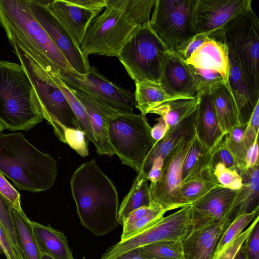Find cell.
I'll use <instances>...</instances> for the list:
<instances>
[{
    "label": "cell",
    "instance_id": "obj_36",
    "mask_svg": "<svg viewBox=\"0 0 259 259\" xmlns=\"http://www.w3.org/2000/svg\"><path fill=\"white\" fill-rule=\"evenodd\" d=\"M182 240L159 242L137 249L148 259H184Z\"/></svg>",
    "mask_w": 259,
    "mask_h": 259
},
{
    "label": "cell",
    "instance_id": "obj_34",
    "mask_svg": "<svg viewBox=\"0 0 259 259\" xmlns=\"http://www.w3.org/2000/svg\"><path fill=\"white\" fill-rule=\"evenodd\" d=\"M246 124L236 126L224 136V142L233 156L240 175L247 172L245 158L248 148L245 139Z\"/></svg>",
    "mask_w": 259,
    "mask_h": 259
},
{
    "label": "cell",
    "instance_id": "obj_4",
    "mask_svg": "<svg viewBox=\"0 0 259 259\" xmlns=\"http://www.w3.org/2000/svg\"><path fill=\"white\" fill-rule=\"evenodd\" d=\"M0 172L19 190L33 193L51 189L58 175L55 159L16 132L0 133Z\"/></svg>",
    "mask_w": 259,
    "mask_h": 259
},
{
    "label": "cell",
    "instance_id": "obj_56",
    "mask_svg": "<svg viewBox=\"0 0 259 259\" xmlns=\"http://www.w3.org/2000/svg\"><path fill=\"white\" fill-rule=\"evenodd\" d=\"M4 129H5V126L0 121V133H1Z\"/></svg>",
    "mask_w": 259,
    "mask_h": 259
},
{
    "label": "cell",
    "instance_id": "obj_37",
    "mask_svg": "<svg viewBox=\"0 0 259 259\" xmlns=\"http://www.w3.org/2000/svg\"><path fill=\"white\" fill-rule=\"evenodd\" d=\"M258 210L259 207L251 212L242 214L235 217L220 238L213 255L223 250L243 232L251 221L258 214Z\"/></svg>",
    "mask_w": 259,
    "mask_h": 259
},
{
    "label": "cell",
    "instance_id": "obj_40",
    "mask_svg": "<svg viewBox=\"0 0 259 259\" xmlns=\"http://www.w3.org/2000/svg\"><path fill=\"white\" fill-rule=\"evenodd\" d=\"M213 173L219 184L225 188L237 190L242 186V177L236 169L226 168L218 163L213 167Z\"/></svg>",
    "mask_w": 259,
    "mask_h": 259
},
{
    "label": "cell",
    "instance_id": "obj_17",
    "mask_svg": "<svg viewBox=\"0 0 259 259\" xmlns=\"http://www.w3.org/2000/svg\"><path fill=\"white\" fill-rule=\"evenodd\" d=\"M237 190L219 186L191 205V231L219 222L231 216Z\"/></svg>",
    "mask_w": 259,
    "mask_h": 259
},
{
    "label": "cell",
    "instance_id": "obj_41",
    "mask_svg": "<svg viewBox=\"0 0 259 259\" xmlns=\"http://www.w3.org/2000/svg\"><path fill=\"white\" fill-rule=\"evenodd\" d=\"M66 144L81 157L89 155L88 142L85 134L79 128L64 126Z\"/></svg>",
    "mask_w": 259,
    "mask_h": 259
},
{
    "label": "cell",
    "instance_id": "obj_16",
    "mask_svg": "<svg viewBox=\"0 0 259 259\" xmlns=\"http://www.w3.org/2000/svg\"><path fill=\"white\" fill-rule=\"evenodd\" d=\"M251 0H197L194 15L195 34L209 36L251 9Z\"/></svg>",
    "mask_w": 259,
    "mask_h": 259
},
{
    "label": "cell",
    "instance_id": "obj_25",
    "mask_svg": "<svg viewBox=\"0 0 259 259\" xmlns=\"http://www.w3.org/2000/svg\"><path fill=\"white\" fill-rule=\"evenodd\" d=\"M31 225L42 255L52 259H74L67 238L62 232L34 221H31Z\"/></svg>",
    "mask_w": 259,
    "mask_h": 259
},
{
    "label": "cell",
    "instance_id": "obj_22",
    "mask_svg": "<svg viewBox=\"0 0 259 259\" xmlns=\"http://www.w3.org/2000/svg\"><path fill=\"white\" fill-rule=\"evenodd\" d=\"M229 74L226 84L234 100L240 124L247 123L259 102L232 53L228 50Z\"/></svg>",
    "mask_w": 259,
    "mask_h": 259
},
{
    "label": "cell",
    "instance_id": "obj_45",
    "mask_svg": "<svg viewBox=\"0 0 259 259\" xmlns=\"http://www.w3.org/2000/svg\"><path fill=\"white\" fill-rule=\"evenodd\" d=\"M209 36L205 33L196 34L179 47L175 52L186 61Z\"/></svg>",
    "mask_w": 259,
    "mask_h": 259
},
{
    "label": "cell",
    "instance_id": "obj_35",
    "mask_svg": "<svg viewBox=\"0 0 259 259\" xmlns=\"http://www.w3.org/2000/svg\"><path fill=\"white\" fill-rule=\"evenodd\" d=\"M53 77L77 119L79 129L84 132L89 141L95 145V140L92 126L83 105L74 95L71 88L66 84L58 75L54 73Z\"/></svg>",
    "mask_w": 259,
    "mask_h": 259
},
{
    "label": "cell",
    "instance_id": "obj_19",
    "mask_svg": "<svg viewBox=\"0 0 259 259\" xmlns=\"http://www.w3.org/2000/svg\"><path fill=\"white\" fill-rule=\"evenodd\" d=\"M233 219L229 216L219 222L190 232L182 240L184 259H211L220 238Z\"/></svg>",
    "mask_w": 259,
    "mask_h": 259
},
{
    "label": "cell",
    "instance_id": "obj_8",
    "mask_svg": "<svg viewBox=\"0 0 259 259\" xmlns=\"http://www.w3.org/2000/svg\"><path fill=\"white\" fill-rule=\"evenodd\" d=\"M151 127L141 114L116 111L108 119L109 141L115 154L137 174L155 144Z\"/></svg>",
    "mask_w": 259,
    "mask_h": 259
},
{
    "label": "cell",
    "instance_id": "obj_29",
    "mask_svg": "<svg viewBox=\"0 0 259 259\" xmlns=\"http://www.w3.org/2000/svg\"><path fill=\"white\" fill-rule=\"evenodd\" d=\"M146 175L140 171L134 179L132 186L119 206L118 222L123 223L127 217L136 209L148 206L152 202Z\"/></svg>",
    "mask_w": 259,
    "mask_h": 259
},
{
    "label": "cell",
    "instance_id": "obj_5",
    "mask_svg": "<svg viewBox=\"0 0 259 259\" xmlns=\"http://www.w3.org/2000/svg\"><path fill=\"white\" fill-rule=\"evenodd\" d=\"M43 119L37 95L21 65L0 60V121L5 129L27 131Z\"/></svg>",
    "mask_w": 259,
    "mask_h": 259
},
{
    "label": "cell",
    "instance_id": "obj_1",
    "mask_svg": "<svg viewBox=\"0 0 259 259\" xmlns=\"http://www.w3.org/2000/svg\"><path fill=\"white\" fill-rule=\"evenodd\" d=\"M70 188L78 218L84 228L99 236L119 226L116 188L95 159L82 163L74 171Z\"/></svg>",
    "mask_w": 259,
    "mask_h": 259
},
{
    "label": "cell",
    "instance_id": "obj_53",
    "mask_svg": "<svg viewBox=\"0 0 259 259\" xmlns=\"http://www.w3.org/2000/svg\"><path fill=\"white\" fill-rule=\"evenodd\" d=\"M246 127L256 135H258L259 130V102L253 111L251 116L247 123Z\"/></svg>",
    "mask_w": 259,
    "mask_h": 259
},
{
    "label": "cell",
    "instance_id": "obj_48",
    "mask_svg": "<svg viewBox=\"0 0 259 259\" xmlns=\"http://www.w3.org/2000/svg\"><path fill=\"white\" fill-rule=\"evenodd\" d=\"M0 253L4 254L7 259H19L12 246L6 232L1 224Z\"/></svg>",
    "mask_w": 259,
    "mask_h": 259
},
{
    "label": "cell",
    "instance_id": "obj_33",
    "mask_svg": "<svg viewBox=\"0 0 259 259\" xmlns=\"http://www.w3.org/2000/svg\"><path fill=\"white\" fill-rule=\"evenodd\" d=\"M198 102L196 95L192 98L176 99L157 106L149 113L160 115L165 121L168 130L196 108Z\"/></svg>",
    "mask_w": 259,
    "mask_h": 259
},
{
    "label": "cell",
    "instance_id": "obj_46",
    "mask_svg": "<svg viewBox=\"0 0 259 259\" xmlns=\"http://www.w3.org/2000/svg\"><path fill=\"white\" fill-rule=\"evenodd\" d=\"M192 68L200 84V89L203 87L210 88L219 83L226 82L223 76L218 72L193 67Z\"/></svg>",
    "mask_w": 259,
    "mask_h": 259
},
{
    "label": "cell",
    "instance_id": "obj_6",
    "mask_svg": "<svg viewBox=\"0 0 259 259\" xmlns=\"http://www.w3.org/2000/svg\"><path fill=\"white\" fill-rule=\"evenodd\" d=\"M12 47L35 90L44 119L52 126L58 139L66 144L63 127L79 128L78 122L64 95L55 81L54 73L41 67L18 46Z\"/></svg>",
    "mask_w": 259,
    "mask_h": 259
},
{
    "label": "cell",
    "instance_id": "obj_23",
    "mask_svg": "<svg viewBox=\"0 0 259 259\" xmlns=\"http://www.w3.org/2000/svg\"><path fill=\"white\" fill-rule=\"evenodd\" d=\"M193 67L220 73L226 81L229 74L228 49L222 40L209 37L185 61Z\"/></svg>",
    "mask_w": 259,
    "mask_h": 259
},
{
    "label": "cell",
    "instance_id": "obj_30",
    "mask_svg": "<svg viewBox=\"0 0 259 259\" xmlns=\"http://www.w3.org/2000/svg\"><path fill=\"white\" fill-rule=\"evenodd\" d=\"M221 186L214 175L213 168L209 167L197 177L182 182L179 197L182 207L191 206L210 190Z\"/></svg>",
    "mask_w": 259,
    "mask_h": 259
},
{
    "label": "cell",
    "instance_id": "obj_39",
    "mask_svg": "<svg viewBox=\"0 0 259 259\" xmlns=\"http://www.w3.org/2000/svg\"><path fill=\"white\" fill-rule=\"evenodd\" d=\"M0 224L6 232L19 259H23L15 233L11 207L0 194Z\"/></svg>",
    "mask_w": 259,
    "mask_h": 259
},
{
    "label": "cell",
    "instance_id": "obj_44",
    "mask_svg": "<svg viewBox=\"0 0 259 259\" xmlns=\"http://www.w3.org/2000/svg\"><path fill=\"white\" fill-rule=\"evenodd\" d=\"M218 163L222 164L226 168L238 170L236 161L225 144L224 137L216 147L213 155V167Z\"/></svg>",
    "mask_w": 259,
    "mask_h": 259
},
{
    "label": "cell",
    "instance_id": "obj_32",
    "mask_svg": "<svg viewBox=\"0 0 259 259\" xmlns=\"http://www.w3.org/2000/svg\"><path fill=\"white\" fill-rule=\"evenodd\" d=\"M135 107L145 116L153 109L167 102L178 99L168 95L160 83L143 80L135 82Z\"/></svg>",
    "mask_w": 259,
    "mask_h": 259
},
{
    "label": "cell",
    "instance_id": "obj_31",
    "mask_svg": "<svg viewBox=\"0 0 259 259\" xmlns=\"http://www.w3.org/2000/svg\"><path fill=\"white\" fill-rule=\"evenodd\" d=\"M17 241L24 259H42V254L35 239L31 221L23 210L11 208Z\"/></svg>",
    "mask_w": 259,
    "mask_h": 259
},
{
    "label": "cell",
    "instance_id": "obj_51",
    "mask_svg": "<svg viewBox=\"0 0 259 259\" xmlns=\"http://www.w3.org/2000/svg\"><path fill=\"white\" fill-rule=\"evenodd\" d=\"M258 139V137H257L253 144L247 150L245 158L247 169L259 164Z\"/></svg>",
    "mask_w": 259,
    "mask_h": 259
},
{
    "label": "cell",
    "instance_id": "obj_43",
    "mask_svg": "<svg viewBox=\"0 0 259 259\" xmlns=\"http://www.w3.org/2000/svg\"><path fill=\"white\" fill-rule=\"evenodd\" d=\"M0 194L12 208L18 211L22 210L20 193L1 172Z\"/></svg>",
    "mask_w": 259,
    "mask_h": 259
},
{
    "label": "cell",
    "instance_id": "obj_42",
    "mask_svg": "<svg viewBox=\"0 0 259 259\" xmlns=\"http://www.w3.org/2000/svg\"><path fill=\"white\" fill-rule=\"evenodd\" d=\"M259 222L258 214L254 218L249 226L234 239L227 246L211 259H233L244 244L257 222Z\"/></svg>",
    "mask_w": 259,
    "mask_h": 259
},
{
    "label": "cell",
    "instance_id": "obj_15",
    "mask_svg": "<svg viewBox=\"0 0 259 259\" xmlns=\"http://www.w3.org/2000/svg\"><path fill=\"white\" fill-rule=\"evenodd\" d=\"M106 5V0H48L47 7L80 46L90 23Z\"/></svg>",
    "mask_w": 259,
    "mask_h": 259
},
{
    "label": "cell",
    "instance_id": "obj_7",
    "mask_svg": "<svg viewBox=\"0 0 259 259\" xmlns=\"http://www.w3.org/2000/svg\"><path fill=\"white\" fill-rule=\"evenodd\" d=\"M211 37L225 43L259 98V20L252 8Z\"/></svg>",
    "mask_w": 259,
    "mask_h": 259
},
{
    "label": "cell",
    "instance_id": "obj_18",
    "mask_svg": "<svg viewBox=\"0 0 259 259\" xmlns=\"http://www.w3.org/2000/svg\"><path fill=\"white\" fill-rule=\"evenodd\" d=\"M160 83L168 95L176 99L194 97L200 89L192 67L171 51L167 53Z\"/></svg>",
    "mask_w": 259,
    "mask_h": 259
},
{
    "label": "cell",
    "instance_id": "obj_52",
    "mask_svg": "<svg viewBox=\"0 0 259 259\" xmlns=\"http://www.w3.org/2000/svg\"><path fill=\"white\" fill-rule=\"evenodd\" d=\"M167 126L164 119L160 117L158 122L151 127V136L155 142L160 140L167 131Z\"/></svg>",
    "mask_w": 259,
    "mask_h": 259
},
{
    "label": "cell",
    "instance_id": "obj_49",
    "mask_svg": "<svg viewBox=\"0 0 259 259\" xmlns=\"http://www.w3.org/2000/svg\"><path fill=\"white\" fill-rule=\"evenodd\" d=\"M158 204V203L152 201L149 205L143 206L136 209L127 217L122 226L126 227L131 225L137 220L151 211Z\"/></svg>",
    "mask_w": 259,
    "mask_h": 259
},
{
    "label": "cell",
    "instance_id": "obj_54",
    "mask_svg": "<svg viewBox=\"0 0 259 259\" xmlns=\"http://www.w3.org/2000/svg\"><path fill=\"white\" fill-rule=\"evenodd\" d=\"M116 259H148L141 256L138 252L137 249L133 250L125 253Z\"/></svg>",
    "mask_w": 259,
    "mask_h": 259
},
{
    "label": "cell",
    "instance_id": "obj_27",
    "mask_svg": "<svg viewBox=\"0 0 259 259\" xmlns=\"http://www.w3.org/2000/svg\"><path fill=\"white\" fill-rule=\"evenodd\" d=\"M241 176L243 184L237 190L231 210V216L234 218L259 207V164Z\"/></svg>",
    "mask_w": 259,
    "mask_h": 259
},
{
    "label": "cell",
    "instance_id": "obj_24",
    "mask_svg": "<svg viewBox=\"0 0 259 259\" xmlns=\"http://www.w3.org/2000/svg\"><path fill=\"white\" fill-rule=\"evenodd\" d=\"M197 112V106L174 126L169 129L165 135L154 144L145 159L141 171L147 175L154 160L163 159L174 148L193 127Z\"/></svg>",
    "mask_w": 259,
    "mask_h": 259
},
{
    "label": "cell",
    "instance_id": "obj_11",
    "mask_svg": "<svg viewBox=\"0 0 259 259\" xmlns=\"http://www.w3.org/2000/svg\"><path fill=\"white\" fill-rule=\"evenodd\" d=\"M58 75L70 88L85 93L119 113H133L135 106L134 94L109 80L94 66H90L85 74L70 69L61 70Z\"/></svg>",
    "mask_w": 259,
    "mask_h": 259
},
{
    "label": "cell",
    "instance_id": "obj_28",
    "mask_svg": "<svg viewBox=\"0 0 259 259\" xmlns=\"http://www.w3.org/2000/svg\"><path fill=\"white\" fill-rule=\"evenodd\" d=\"M217 145L209 150L195 136L183 162L182 182L193 179L205 169L213 167L212 158Z\"/></svg>",
    "mask_w": 259,
    "mask_h": 259
},
{
    "label": "cell",
    "instance_id": "obj_55",
    "mask_svg": "<svg viewBox=\"0 0 259 259\" xmlns=\"http://www.w3.org/2000/svg\"><path fill=\"white\" fill-rule=\"evenodd\" d=\"M233 259H247L245 250L244 244L240 247Z\"/></svg>",
    "mask_w": 259,
    "mask_h": 259
},
{
    "label": "cell",
    "instance_id": "obj_47",
    "mask_svg": "<svg viewBox=\"0 0 259 259\" xmlns=\"http://www.w3.org/2000/svg\"><path fill=\"white\" fill-rule=\"evenodd\" d=\"M247 259H259V222H257L244 243Z\"/></svg>",
    "mask_w": 259,
    "mask_h": 259
},
{
    "label": "cell",
    "instance_id": "obj_3",
    "mask_svg": "<svg viewBox=\"0 0 259 259\" xmlns=\"http://www.w3.org/2000/svg\"><path fill=\"white\" fill-rule=\"evenodd\" d=\"M0 25L12 46H18L47 71L58 75L72 69L34 17L27 0H0Z\"/></svg>",
    "mask_w": 259,
    "mask_h": 259
},
{
    "label": "cell",
    "instance_id": "obj_38",
    "mask_svg": "<svg viewBox=\"0 0 259 259\" xmlns=\"http://www.w3.org/2000/svg\"><path fill=\"white\" fill-rule=\"evenodd\" d=\"M166 212L159 204L151 211L141 217L131 225L123 227L120 241L131 239L154 225Z\"/></svg>",
    "mask_w": 259,
    "mask_h": 259
},
{
    "label": "cell",
    "instance_id": "obj_13",
    "mask_svg": "<svg viewBox=\"0 0 259 259\" xmlns=\"http://www.w3.org/2000/svg\"><path fill=\"white\" fill-rule=\"evenodd\" d=\"M196 136L195 126L164 158L159 180L149 186L152 201L167 211L182 208L179 197L182 167L186 155Z\"/></svg>",
    "mask_w": 259,
    "mask_h": 259
},
{
    "label": "cell",
    "instance_id": "obj_50",
    "mask_svg": "<svg viewBox=\"0 0 259 259\" xmlns=\"http://www.w3.org/2000/svg\"><path fill=\"white\" fill-rule=\"evenodd\" d=\"M163 159L158 157L155 159L146 175L148 181H150L151 185L155 184L159 179L161 173Z\"/></svg>",
    "mask_w": 259,
    "mask_h": 259
},
{
    "label": "cell",
    "instance_id": "obj_20",
    "mask_svg": "<svg viewBox=\"0 0 259 259\" xmlns=\"http://www.w3.org/2000/svg\"><path fill=\"white\" fill-rule=\"evenodd\" d=\"M71 89L85 109L95 140L97 152L100 155L113 156L115 153L109 141L108 119L116 111L82 92Z\"/></svg>",
    "mask_w": 259,
    "mask_h": 259
},
{
    "label": "cell",
    "instance_id": "obj_12",
    "mask_svg": "<svg viewBox=\"0 0 259 259\" xmlns=\"http://www.w3.org/2000/svg\"><path fill=\"white\" fill-rule=\"evenodd\" d=\"M191 206L184 207L163 217L140 234L108 248L100 259H116L127 252L148 244L183 239L191 230Z\"/></svg>",
    "mask_w": 259,
    "mask_h": 259
},
{
    "label": "cell",
    "instance_id": "obj_10",
    "mask_svg": "<svg viewBox=\"0 0 259 259\" xmlns=\"http://www.w3.org/2000/svg\"><path fill=\"white\" fill-rule=\"evenodd\" d=\"M197 0H155L149 24L167 48L175 52L195 34Z\"/></svg>",
    "mask_w": 259,
    "mask_h": 259
},
{
    "label": "cell",
    "instance_id": "obj_14",
    "mask_svg": "<svg viewBox=\"0 0 259 259\" xmlns=\"http://www.w3.org/2000/svg\"><path fill=\"white\" fill-rule=\"evenodd\" d=\"M27 1L34 17L61 52L71 68L80 74L88 73L91 66L88 56L81 51L70 33L49 11L47 7L48 0Z\"/></svg>",
    "mask_w": 259,
    "mask_h": 259
},
{
    "label": "cell",
    "instance_id": "obj_21",
    "mask_svg": "<svg viewBox=\"0 0 259 259\" xmlns=\"http://www.w3.org/2000/svg\"><path fill=\"white\" fill-rule=\"evenodd\" d=\"M197 112L194 126L196 136L208 149L218 145L224 135L215 112L209 88H202L196 94Z\"/></svg>",
    "mask_w": 259,
    "mask_h": 259
},
{
    "label": "cell",
    "instance_id": "obj_2",
    "mask_svg": "<svg viewBox=\"0 0 259 259\" xmlns=\"http://www.w3.org/2000/svg\"><path fill=\"white\" fill-rule=\"evenodd\" d=\"M155 0H106L103 12L95 18L80 46L87 56L117 57L140 26L150 19Z\"/></svg>",
    "mask_w": 259,
    "mask_h": 259
},
{
    "label": "cell",
    "instance_id": "obj_9",
    "mask_svg": "<svg viewBox=\"0 0 259 259\" xmlns=\"http://www.w3.org/2000/svg\"><path fill=\"white\" fill-rule=\"evenodd\" d=\"M169 51L148 22L134 31L117 57L135 82L149 80L160 83Z\"/></svg>",
    "mask_w": 259,
    "mask_h": 259
},
{
    "label": "cell",
    "instance_id": "obj_57",
    "mask_svg": "<svg viewBox=\"0 0 259 259\" xmlns=\"http://www.w3.org/2000/svg\"><path fill=\"white\" fill-rule=\"evenodd\" d=\"M42 259H52V258L47 255H44L42 256Z\"/></svg>",
    "mask_w": 259,
    "mask_h": 259
},
{
    "label": "cell",
    "instance_id": "obj_26",
    "mask_svg": "<svg viewBox=\"0 0 259 259\" xmlns=\"http://www.w3.org/2000/svg\"><path fill=\"white\" fill-rule=\"evenodd\" d=\"M215 112L222 133L226 135L240 124L238 111L226 82L209 88Z\"/></svg>",
    "mask_w": 259,
    "mask_h": 259
}]
</instances>
